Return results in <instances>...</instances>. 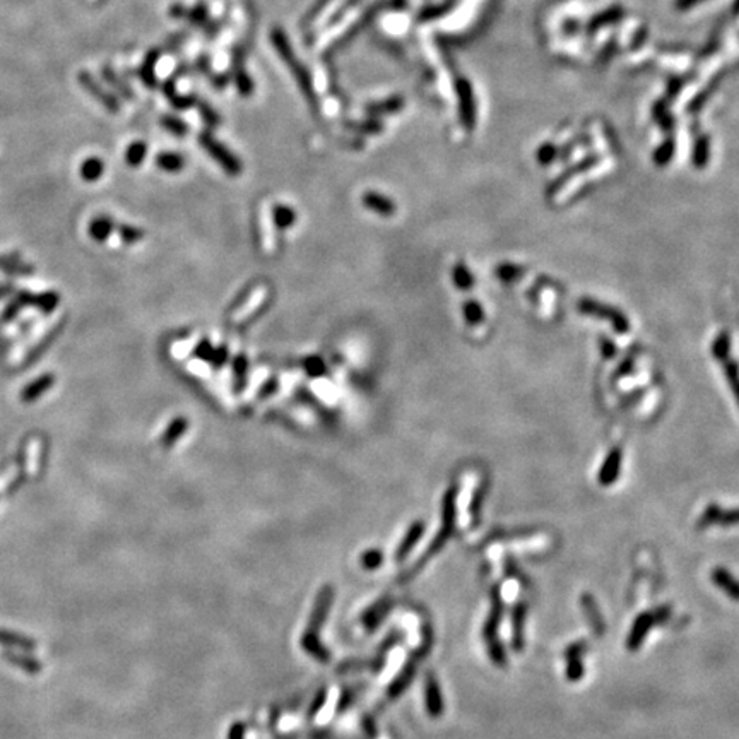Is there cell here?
Segmentation results:
<instances>
[{"label": "cell", "mask_w": 739, "mask_h": 739, "mask_svg": "<svg viewBox=\"0 0 739 739\" xmlns=\"http://www.w3.org/2000/svg\"><path fill=\"white\" fill-rule=\"evenodd\" d=\"M331 599H332L331 587H325V589L322 591V594L318 595L317 608H315V613H313V621H311L310 626H308V633L305 635V640H303L305 649H307L310 654H313V656L320 661H327V652L318 646V640H317V637H315V633L318 632V626H320V623L324 621L325 613H327L329 606H331Z\"/></svg>", "instance_id": "obj_1"}, {"label": "cell", "mask_w": 739, "mask_h": 739, "mask_svg": "<svg viewBox=\"0 0 739 739\" xmlns=\"http://www.w3.org/2000/svg\"><path fill=\"white\" fill-rule=\"evenodd\" d=\"M579 310L586 315H592V317L602 318V320L609 322V324L615 327L616 332L619 334H626L630 331V320L616 308L609 307V305L601 303V301H595L592 298H582L579 301Z\"/></svg>", "instance_id": "obj_2"}, {"label": "cell", "mask_w": 739, "mask_h": 739, "mask_svg": "<svg viewBox=\"0 0 739 739\" xmlns=\"http://www.w3.org/2000/svg\"><path fill=\"white\" fill-rule=\"evenodd\" d=\"M77 80H79L80 86H82L84 89H86L87 93L94 98V100L100 101V103L103 104L108 111H111V113H118V111H120V103H118L117 98H115L111 93H108L107 89H103L101 84L98 82V80L94 79L89 72H86V71L79 72V74H77Z\"/></svg>", "instance_id": "obj_3"}, {"label": "cell", "mask_w": 739, "mask_h": 739, "mask_svg": "<svg viewBox=\"0 0 739 739\" xmlns=\"http://www.w3.org/2000/svg\"><path fill=\"white\" fill-rule=\"evenodd\" d=\"M201 144L204 146V149L208 151V153L211 154V156L214 157V159L218 161L219 164H221V166L228 171V173H231V175L240 173V171H241L240 161H238L236 157H234L233 154L230 153V151L224 148V146L219 144V142H216L214 139L211 137V135L202 134L201 135Z\"/></svg>", "instance_id": "obj_4"}, {"label": "cell", "mask_w": 739, "mask_h": 739, "mask_svg": "<svg viewBox=\"0 0 739 739\" xmlns=\"http://www.w3.org/2000/svg\"><path fill=\"white\" fill-rule=\"evenodd\" d=\"M443 527L440 531V534L437 536V539L432 544V553H435L437 549H440L445 544V541L448 539V536L452 534V529H454V518H455V488H450L443 496Z\"/></svg>", "instance_id": "obj_5"}, {"label": "cell", "mask_w": 739, "mask_h": 739, "mask_svg": "<svg viewBox=\"0 0 739 739\" xmlns=\"http://www.w3.org/2000/svg\"><path fill=\"white\" fill-rule=\"evenodd\" d=\"M656 623H661V619L657 618V616H654L652 613H642V615L635 619V623H633L632 626V632H630L628 639H626L628 650L639 649V647L642 646L643 639L647 637V633H649V630L652 628Z\"/></svg>", "instance_id": "obj_6"}, {"label": "cell", "mask_w": 739, "mask_h": 739, "mask_svg": "<svg viewBox=\"0 0 739 739\" xmlns=\"http://www.w3.org/2000/svg\"><path fill=\"white\" fill-rule=\"evenodd\" d=\"M621 461H623L621 448L615 447L608 454V457H606V461H604V464H602L601 471H599V476H597L599 485L609 486V485H613V483H615L616 479H618L619 471H621Z\"/></svg>", "instance_id": "obj_7"}, {"label": "cell", "mask_w": 739, "mask_h": 739, "mask_svg": "<svg viewBox=\"0 0 739 739\" xmlns=\"http://www.w3.org/2000/svg\"><path fill=\"white\" fill-rule=\"evenodd\" d=\"M720 524V525H733L739 524V510H723L717 505H709L700 518V527L707 525Z\"/></svg>", "instance_id": "obj_8"}, {"label": "cell", "mask_w": 739, "mask_h": 739, "mask_svg": "<svg viewBox=\"0 0 739 739\" xmlns=\"http://www.w3.org/2000/svg\"><path fill=\"white\" fill-rule=\"evenodd\" d=\"M272 40H274V45H276V48H278L279 54H281L283 57H285V60L288 62V64L295 65V57H293V52H291V48H289L288 41L285 40V36H283V34L279 33V31H274V34H272ZM293 71L296 72L298 79H300L301 84H303L305 91H307V93L310 94V84H308L310 80H308V76H307V72L303 71V67L300 69L296 65V69H293Z\"/></svg>", "instance_id": "obj_9"}, {"label": "cell", "mask_w": 739, "mask_h": 739, "mask_svg": "<svg viewBox=\"0 0 739 739\" xmlns=\"http://www.w3.org/2000/svg\"><path fill=\"white\" fill-rule=\"evenodd\" d=\"M363 204L366 209L377 212L380 216H392L395 212V204L388 197L380 194H375V192H366L363 195Z\"/></svg>", "instance_id": "obj_10"}, {"label": "cell", "mask_w": 739, "mask_h": 739, "mask_svg": "<svg viewBox=\"0 0 739 739\" xmlns=\"http://www.w3.org/2000/svg\"><path fill=\"white\" fill-rule=\"evenodd\" d=\"M712 580L720 591L726 592L731 599L739 601V580L733 577V573L727 572L726 569H716L712 572Z\"/></svg>", "instance_id": "obj_11"}, {"label": "cell", "mask_w": 739, "mask_h": 739, "mask_svg": "<svg viewBox=\"0 0 739 739\" xmlns=\"http://www.w3.org/2000/svg\"><path fill=\"white\" fill-rule=\"evenodd\" d=\"M426 707H428V712L432 717H440L443 710V702L442 695H440V688L437 685L435 678L428 676V681H426Z\"/></svg>", "instance_id": "obj_12"}, {"label": "cell", "mask_w": 739, "mask_h": 739, "mask_svg": "<svg viewBox=\"0 0 739 739\" xmlns=\"http://www.w3.org/2000/svg\"><path fill=\"white\" fill-rule=\"evenodd\" d=\"M582 650H584V642L573 643V646L566 650V657H569L566 676H569V679H572V681H577V679L582 678V674H584V665H582V661H580V652H582Z\"/></svg>", "instance_id": "obj_13"}, {"label": "cell", "mask_w": 739, "mask_h": 739, "mask_svg": "<svg viewBox=\"0 0 739 739\" xmlns=\"http://www.w3.org/2000/svg\"><path fill=\"white\" fill-rule=\"evenodd\" d=\"M79 173L84 181H98L101 178V175L104 173L103 159H100V157L96 156L87 157V159H84L82 164H80Z\"/></svg>", "instance_id": "obj_14"}, {"label": "cell", "mask_w": 739, "mask_h": 739, "mask_svg": "<svg viewBox=\"0 0 739 739\" xmlns=\"http://www.w3.org/2000/svg\"><path fill=\"white\" fill-rule=\"evenodd\" d=\"M188 428V421L187 418H175L173 421L170 423V426L166 428V432L163 433V437H161V443L164 445V447H171L173 443H177L178 440L181 439V435H184L185 432H187Z\"/></svg>", "instance_id": "obj_15"}, {"label": "cell", "mask_w": 739, "mask_h": 739, "mask_svg": "<svg viewBox=\"0 0 739 739\" xmlns=\"http://www.w3.org/2000/svg\"><path fill=\"white\" fill-rule=\"evenodd\" d=\"M423 531H425V524H423V522H419V520L415 522V524L411 525V529L408 531V534H406L404 541H402L401 546H399V551L395 553V558H399V560L404 558V556L409 553V549H411L412 546H415L416 542H418V539L421 538Z\"/></svg>", "instance_id": "obj_16"}, {"label": "cell", "mask_w": 739, "mask_h": 739, "mask_svg": "<svg viewBox=\"0 0 739 739\" xmlns=\"http://www.w3.org/2000/svg\"><path fill=\"white\" fill-rule=\"evenodd\" d=\"M452 279H454V285L457 286L459 289H462V291H467V289L472 288V285H474V276H472V272L469 271V267L465 264H455L454 269H452Z\"/></svg>", "instance_id": "obj_17"}, {"label": "cell", "mask_w": 739, "mask_h": 739, "mask_svg": "<svg viewBox=\"0 0 739 739\" xmlns=\"http://www.w3.org/2000/svg\"><path fill=\"white\" fill-rule=\"evenodd\" d=\"M459 94H461V107H462V115H464V122L467 124V127H472V120H474V110H472V96L471 89H469L467 80H461L459 82Z\"/></svg>", "instance_id": "obj_18"}, {"label": "cell", "mask_w": 739, "mask_h": 739, "mask_svg": "<svg viewBox=\"0 0 739 739\" xmlns=\"http://www.w3.org/2000/svg\"><path fill=\"white\" fill-rule=\"evenodd\" d=\"M111 230H113V221L107 216H100V218L94 219L89 226V234L98 241H103L110 236Z\"/></svg>", "instance_id": "obj_19"}, {"label": "cell", "mask_w": 739, "mask_h": 739, "mask_svg": "<svg viewBox=\"0 0 739 739\" xmlns=\"http://www.w3.org/2000/svg\"><path fill=\"white\" fill-rule=\"evenodd\" d=\"M272 216H274V223L278 224V228L286 230V228H291L296 221V212L293 211L288 206H276L272 209Z\"/></svg>", "instance_id": "obj_20"}, {"label": "cell", "mask_w": 739, "mask_h": 739, "mask_svg": "<svg viewBox=\"0 0 739 739\" xmlns=\"http://www.w3.org/2000/svg\"><path fill=\"white\" fill-rule=\"evenodd\" d=\"M156 163L161 170L175 173V171H180L181 168H184V157H181L180 154L163 153L156 157Z\"/></svg>", "instance_id": "obj_21"}, {"label": "cell", "mask_w": 739, "mask_h": 739, "mask_svg": "<svg viewBox=\"0 0 739 739\" xmlns=\"http://www.w3.org/2000/svg\"><path fill=\"white\" fill-rule=\"evenodd\" d=\"M101 74H103V79L107 80V82L110 84V86H113L115 89H117L120 94H124V98H127V100H132V98H134V94H132L131 87H129L127 84L122 82V79L117 74H115L113 69H110L108 65H104L103 71H101Z\"/></svg>", "instance_id": "obj_22"}, {"label": "cell", "mask_w": 739, "mask_h": 739, "mask_svg": "<svg viewBox=\"0 0 739 739\" xmlns=\"http://www.w3.org/2000/svg\"><path fill=\"white\" fill-rule=\"evenodd\" d=\"M524 619L525 606L520 604L516 609V615H514V647H516V650H520L522 646H524V637H522V632H524Z\"/></svg>", "instance_id": "obj_23"}, {"label": "cell", "mask_w": 739, "mask_h": 739, "mask_svg": "<svg viewBox=\"0 0 739 739\" xmlns=\"http://www.w3.org/2000/svg\"><path fill=\"white\" fill-rule=\"evenodd\" d=\"M462 311H464V318L469 325H478L485 320L483 307L474 300H469L467 303L464 305V308H462Z\"/></svg>", "instance_id": "obj_24"}, {"label": "cell", "mask_w": 739, "mask_h": 739, "mask_svg": "<svg viewBox=\"0 0 739 739\" xmlns=\"http://www.w3.org/2000/svg\"><path fill=\"white\" fill-rule=\"evenodd\" d=\"M146 153H148V146H146L144 142H132V144L129 146L127 153H125V159H127V163L131 164L132 168H137L139 164L144 161Z\"/></svg>", "instance_id": "obj_25"}, {"label": "cell", "mask_w": 739, "mask_h": 739, "mask_svg": "<svg viewBox=\"0 0 739 739\" xmlns=\"http://www.w3.org/2000/svg\"><path fill=\"white\" fill-rule=\"evenodd\" d=\"M724 371H726V377L729 380L731 388H733L734 395H736V401L739 404V370L736 363L729 362V360H724Z\"/></svg>", "instance_id": "obj_26"}, {"label": "cell", "mask_w": 739, "mask_h": 739, "mask_svg": "<svg viewBox=\"0 0 739 739\" xmlns=\"http://www.w3.org/2000/svg\"><path fill=\"white\" fill-rule=\"evenodd\" d=\"M729 334H726V332H723V334L717 335L716 342H714L712 346V351H714V356H716L717 360H720V362H724V360H727V353H729Z\"/></svg>", "instance_id": "obj_27"}, {"label": "cell", "mask_w": 739, "mask_h": 739, "mask_svg": "<svg viewBox=\"0 0 739 739\" xmlns=\"http://www.w3.org/2000/svg\"><path fill=\"white\" fill-rule=\"evenodd\" d=\"M303 366L310 377H322L325 373V363L320 356H310V358L305 360Z\"/></svg>", "instance_id": "obj_28"}, {"label": "cell", "mask_w": 739, "mask_h": 739, "mask_svg": "<svg viewBox=\"0 0 739 739\" xmlns=\"http://www.w3.org/2000/svg\"><path fill=\"white\" fill-rule=\"evenodd\" d=\"M157 60V54L156 52H153V54L148 55V58H146V62L142 64L141 67V79L144 80V84H148V86H153L154 84V62Z\"/></svg>", "instance_id": "obj_29"}, {"label": "cell", "mask_w": 739, "mask_h": 739, "mask_svg": "<svg viewBox=\"0 0 739 739\" xmlns=\"http://www.w3.org/2000/svg\"><path fill=\"white\" fill-rule=\"evenodd\" d=\"M118 231H120V236L124 238L127 243H135V241L142 240V236H144L142 230H137V228H134V226H129V224L120 226L118 228Z\"/></svg>", "instance_id": "obj_30"}, {"label": "cell", "mask_w": 739, "mask_h": 739, "mask_svg": "<svg viewBox=\"0 0 739 739\" xmlns=\"http://www.w3.org/2000/svg\"><path fill=\"white\" fill-rule=\"evenodd\" d=\"M402 104V100H399V98H392V100H387L385 103H378V104H373V107L370 108L371 111H375V113H387V111H395Z\"/></svg>", "instance_id": "obj_31"}, {"label": "cell", "mask_w": 739, "mask_h": 739, "mask_svg": "<svg viewBox=\"0 0 739 739\" xmlns=\"http://www.w3.org/2000/svg\"><path fill=\"white\" fill-rule=\"evenodd\" d=\"M247 370H248V362L243 358V356H238V358L233 362V371H234V377H236L238 385L243 384Z\"/></svg>", "instance_id": "obj_32"}, {"label": "cell", "mask_w": 739, "mask_h": 739, "mask_svg": "<svg viewBox=\"0 0 739 739\" xmlns=\"http://www.w3.org/2000/svg\"><path fill=\"white\" fill-rule=\"evenodd\" d=\"M161 122H163V125L168 129V131L173 132V134H177V135L185 134V132H187V127L184 125V122L177 120V118H173V117H164Z\"/></svg>", "instance_id": "obj_33"}, {"label": "cell", "mask_w": 739, "mask_h": 739, "mask_svg": "<svg viewBox=\"0 0 739 739\" xmlns=\"http://www.w3.org/2000/svg\"><path fill=\"white\" fill-rule=\"evenodd\" d=\"M382 563V553L378 549H371V551L363 555V566L365 569H377Z\"/></svg>", "instance_id": "obj_34"}, {"label": "cell", "mask_w": 739, "mask_h": 739, "mask_svg": "<svg viewBox=\"0 0 739 739\" xmlns=\"http://www.w3.org/2000/svg\"><path fill=\"white\" fill-rule=\"evenodd\" d=\"M518 272H520V269L512 264H505L498 267V276L503 281H514V279L518 278Z\"/></svg>", "instance_id": "obj_35"}, {"label": "cell", "mask_w": 739, "mask_h": 739, "mask_svg": "<svg viewBox=\"0 0 739 739\" xmlns=\"http://www.w3.org/2000/svg\"><path fill=\"white\" fill-rule=\"evenodd\" d=\"M584 608H586L587 611H591V621H592V625H594L595 632H597V635H599V633H601V619L597 618V611H595L594 601H592L591 597H584Z\"/></svg>", "instance_id": "obj_36"}, {"label": "cell", "mask_w": 739, "mask_h": 739, "mask_svg": "<svg viewBox=\"0 0 739 739\" xmlns=\"http://www.w3.org/2000/svg\"><path fill=\"white\" fill-rule=\"evenodd\" d=\"M195 355H197L199 358L209 360V362H211L212 355H214V348H212L208 341H202L201 344L197 346V349H195Z\"/></svg>", "instance_id": "obj_37"}, {"label": "cell", "mask_w": 739, "mask_h": 739, "mask_svg": "<svg viewBox=\"0 0 739 739\" xmlns=\"http://www.w3.org/2000/svg\"><path fill=\"white\" fill-rule=\"evenodd\" d=\"M0 640H7V642H9L10 646H14V643H16V646H24V647H26L24 640L17 639V637H14V635H3V633H0Z\"/></svg>", "instance_id": "obj_38"}, {"label": "cell", "mask_w": 739, "mask_h": 739, "mask_svg": "<svg viewBox=\"0 0 739 739\" xmlns=\"http://www.w3.org/2000/svg\"><path fill=\"white\" fill-rule=\"evenodd\" d=\"M230 739H243V727H241L240 724H236V726L231 729Z\"/></svg>", "instance_id": "obj_39"}, {"label": "cell", "mask_w": 739, "mask_h": 739, "mask_svg": "<svg viewBox=\"0 0 739 739\" xmlns=\"http://www.w3.org/2000/svg\"><path fill=\"white\" fill-rule=\"evenodd\" d=\"M602 348H604V351H606V355H608V358H609V355H611V353L615 351V348H613V346L609 344L608 341H604V344H602Z\"/></svg>", "instance_id": "obj_40"}]
</instances>
